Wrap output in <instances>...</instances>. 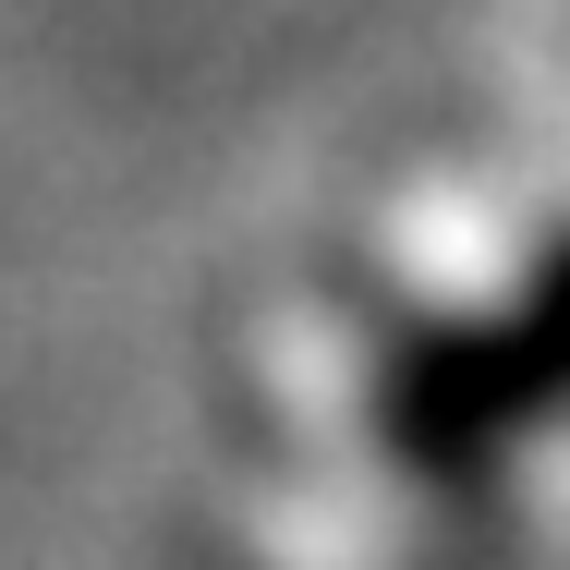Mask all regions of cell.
<instances>
[{
  "instance_id": "obj_1",
  "label": "cell",
  "mask_w": 570,
  "mask_h": 570,
  "mask_svg": "<svg viewBox=\"0 0 570 570\" xmlns=\"http://www.w3.org/2000/svg\"><path fill=\"white\" fill-rule=\"evenodd\" d=\"M364 438L425 498H498L570 438V219H547L498 292L413 316L364 376Z\"/></svg>"
}]
</instances>
